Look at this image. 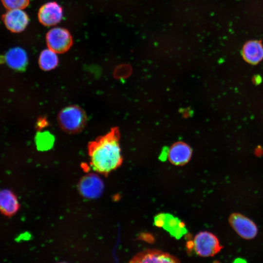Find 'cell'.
I'll return each mask as SVG.
<instances>
[{
  "mask_svg": "<svg viewBox=\"0 0 263 263\" xmlns=\"http://www.w3.org/2000/svg\"><path fill=\"white\" fill-rule=\"evenodd\" d=\"M46 41L49 48L56 53H63L71 46L72 38L66 29L56 27L47 34Z\"/></svg>",
  "mask_w": 263,
  "mask_h": 263,
  "instance_id": "8992f818",
  "label": "cell"
},
{
  "mask_svg": "<svg viewBox=\"0 0 263 263\" xmlns=\"http://www.w3.org/2000/svg\"><path fill=\"white\" fill-rule=\"evenodd\" d=\"M193 244L197 254L204 257L213 256L223 248L217 237L207 231L198 233L194 237Z\"/></svg>",
  "mask_w": 263,
  "mask_h": 263,
  "instance_id": "3957f363",
  "label": "cell"
},
{
  "mask_svg": "<svg viewBox=\"0 0 263 263\" xmlns=\"http://www.w3.org/2000/svg\"><path fill=\"white\" fill-rule=\"evenodd\" d=\"M132 263H179L175 257L162 251L147 249L136 255L131 261Z\"/></svg>",
  "mask_w": 263,
  "mask_h": 263,
  "instance_id": "ba28073f",
  "label": "cell"
},
{
  "mask_svg": "<svg viewBox=\"0 0 263 263\" xmlns=\"http://www.w3.org/2000/svg\"><path fill=\"white\" fill-rule=\"evenodd\" d=\"M2 19L6 27L13 33L21 32L29 22L27 14L22 9L8 10Z\"/></svg>",
  "mask_w": 263,
  "mask_h": 263,
  "instance_id": "52a82bcc",
  "label": "cell"
},
{
  "mask_svg": "<svg viewBox=\"0 0 263 263\" xmlns=\"http://www.w3.org/2000/svg\"><path fill=\"white\" fill-rule=\"evenodd\" d=\"M103 189L101 180L94 174L84 177L79 184L81 194L87 198H95L100 195Z\"/></svg>",
  "mask_w": 263,
  "mask_h": 263,
  "instance_id": "30bf717a",
  "label": "cell"
},
{
  "mask_svg": "<svg viewBox=\"0 0 263 263\" xmlns=\"http://www.w3.org/2000/svg\"><path fill=\"white\" fill-rule=\"evenodd\" d=\"M39 21L46 26L58 23L62 18V9L57 3L49 2L42 6L38 13Z\"/></svg>",
  "mask_w": 263,
  "mask_h": 263,
  "instance_id": "9c48e42d",
  "label": "cell"
},
{
  "mask_svg": "<svg viewBox=\"0 0 263 263\" xmlns=\"http://www.w3.org/2000/svg\"><path fill=\"white\" fill-rule=\"evenodd\" d=\"M60 127L69 133L81 131L86 125L87 117L84 111L77 106H70L60 111L58 116Z\"/></svg>",
  "mask_w": 263,
  "mask_h": 263,
  "instance_id": "7a4b0ae2",
  "label": "cell"
},
{
  "mask_svg": "<svg viewBox=\"0 0 263 263\" xmlns=\"http://www.w3.org/2000/svg\"><path fill=\"white\" fill-rule=\"evenodd\" d=\"M154 224L162 227L177 239L185 235L188 230L185 224L177 217L169 213H161L154 218Z\"/></svg>",
  "mask_w": 263,
  "mask_h": 263,
  "instance_id": "277c9868",
  "label": "cell"
},
{
  "mask_svg": "<svg viewBox=\"0 0 263 263\" xmlns=\"http://www.w3.org/2000/svg\"><path fill=\"white\" fill-rule=\"evenodd\" d=\"M192 154L191 148L183 142H177L173 145L168 152L169 161L176 166H182L187 163Z\"/></svg>",
  "mask_w": 263,
  "mask_h": 263,
  "instance_id": "8fae6325",
  "label": "cell"
},
{
  "mask_svg": "<svg viewBox=\"0 0 263 263\" xmlns=\"http://www.w3.org/2000/svg\"><path fill=\"white\" fill-rule=\"evenodd\" d=\"M228 221L232 228L243 239H252L257 235L258 227L255 223L241 213H232Z\"/></svg>",
  "mask_w": 263,
  "mask_h": 263,
  "instance_id": "5b68a950",
  "label": "cell"
},
{
  "mask_svg": "<svg viewBox=\"0 0 263 263\" xmlns=\"http://www.w3.org/2000/svg\"><path fill=\"white\" fill-rule=\"evenodd\" d=\"M4 56V61L11 68L18 71L25 70L28 64V56L24 49L17 47L9 49Z\"/></svg>",
  "mask_w": 263,
  "mask_h": 263,
  "instance_id": "7c38bea8",
  "label": "cell"
},
{
  "mask_svg": "<svg viewBox=\"0 0 263 263\" xmlns=\"http://www.w3.org/2000/svg\"><path fill=\"white\" fill-rule=\"evenodd\" d=\"M4 62V56H0V64L3 63Z\"/></svg>",
  "mask_w": 263,
  "mask_h": 263,
  "instance_id": "ac0fdd59",
  "label": "cell"
},
{
  "mask_svg": "<svg viewBox=\"0 0 263 263\" xmlns=\"http://www.w3.org/2000/svg\"><path fill=\"white\" fill-rule=\"evenodd\" d=\"M119 139L118 130L113 128L105 135L89 143L91 165L95 171L108 173L121 164L122 157Z\"/></svg>",
  "mask_w": 263,
  "mask_h": 263,
  "instance_id": "6da1fadb",
  "label": "cell"
},
{
  "mask_svg": "<svg viewBox=\"0 0 263 263\" xmlns=\"http://www.w3.org/2000/svg\"><path fill=\"white\" fill-rule=\"evenodd\" d=\"M40 67L44 71L55 68L58 64V57L56 52L49 48L41 52L39 57Z\"/></svg>",
  "mask_w": 263,
  "mask_h": 263,
  "instance_id": "9a60e30c",
  "label": "cell"
},
{
  "mask_svg": "<svg viewBox=\"0 0 263 263\" xmlns=\"http://www.w3.org/2000/svg\"><path fill=\"white\" fill-rule=\"evenodd\" d=\"M3 6L8 10L23 9L29 3V0H1Z\"/></svg>",
  "mask_w": 263,
  "mask_h": 263,
  "instance_id": "e0dca14e",
  "label": "cell"
},
{
  "mask_svg": "<svg viewBox=\"0 0 263 263\" xmlns=\"http://www.w3.org/2000/svg\"><path fill=\"white\" fill-rule=\"evenodd\" d=\"M19 208L16 197L8 190L0 191V210L6 215H12Z\"/></svg>",
  "mask_w": 263,
  "mask_h": 263,
  "instance_id": "5bb4252c",
  "label": "cell"
},
{
  "mask_svg": "<svg viewBox=\"0 0 263 263\" xmlns=\"http://www.w3.org/2000/svg\"><path fill=\"white\" fill-rule=\"evenodd\" d=\"M242 54L247 62L257 64L263 59V47L258 41H250L244 45Z\"/></svg>",
  "mask_w": 263,
  "mask_h": 263,
  "instance_id": "4fadbf2b",
  "label": "cell"
},
{
  "mask_svg": "<svg viewBox=\"0 0 263 263\" xmlns=\"http://www.w3.org/2000/svg\"><path fill=\"white\" fill-rule=\"evenodd\" d=\"M54 140L53 135L48 132H39L35 138L37 148L40 150H46L51 148Z\"/></svg>",
  "mask_w": 263,
  "mask_h": 263,
  "instance_id": "2e32d148",
  "label": "cell"
}]
</instances>
